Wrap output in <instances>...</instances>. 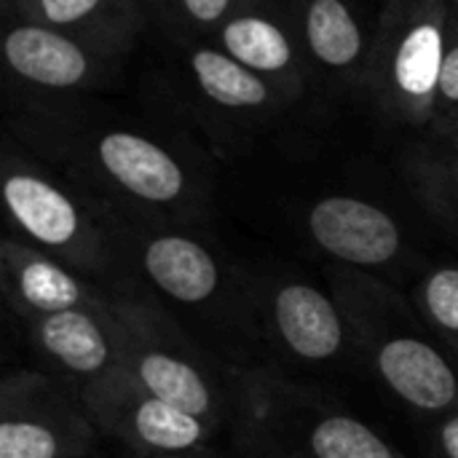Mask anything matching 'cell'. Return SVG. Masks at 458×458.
Instances as JSON below:
<instances>
[{
  "instance_id": "cell-1",
  "label": "cell",
  "mask_w": 458,
  "mask_h": 458,
  "mask_svg": "<svg viewBox=\"0 0 458 458\" xmlns=\"http://www.w3.org/2000/svg\"><path fill=\"white\" fill-rule=\"evenodd\" d=\"M456 0H389L370 54V83L386 113L421 126L437 113Z\"/></svg>"
},
{
  "instance_id": "cell-2",
  "label": "cell",
  "mask_w": 458,
  "mask_h": 458,
  "mask_svg": "<svg viewBox=\"0 0 458 458\" xmlns=\"http://www.w3.org/2000/svg\"><path fill=\"white\" fill-rule=\"evenodd\" d=\"M3 56L13 75L43 89L86 86L102 62L91 46L46 24L19 21L3 38Z\"/></svg>"
},
{
  "instance_id": "cell-3",
  "label": "cell",
  "mask_w": 458,
  "mask_h": 458,
  "mask_svg": "<svg viewBox=\"0 0 458 458\" xmlns=\"http://www.w3.org/2000/svg\"><path fill=\"white\" fill-rule=\"evenodd\" d=\"M309 228L322 250L354 266H381L400 250L397 223L384 209L352 196L317 201Z\"/></svg>"
},
{
  "instance_id": "cell-4",
  "label": "cell",
  "mask_w": 458,
  "mask_h": 458,
  "mask_svg": "<svg viewBox=\"0 0 458 458\" xmlns=\"http://www.w3.org/2000/svg\"><path fill=\"white\" fill-rule=\"evenodd\" d=\"M102 169L131 196L153 204L174 201L185 191V172L172 153L134 131H107L97 142Z\"/></svg>"
},
{
  "instance_id": "cell-5",
  "label": "cell",
  "mask_w": 458,
  "mask_h": 458,
  "mask_svg": "<svg viewBox=\"0 0 458 458\" xmlns=\"http://www.w3.org/2000/svg\"><path fill=\"white\" fill-rule=\"evenodd\" d=\"M19 11L24 21L67 32L97 54L129 43L142 24L134 0H19Z\"/></svg>"
},
{
  "instance_id": "cell-6",
  "label": "cell",
  "mask_w": 458,
  "mask_h": 458,
  "mask_svg": "<svg viewBox=\"0 0 458 458\" xmlns=\"http://www.w3.org/2000/svg\"><path fill=\"white\" fill-rule=\"evenodd\" d=\"M217 46L236 62L274 81H298V48L287 27L260 8H239L217 27Z\"/></svg>"
},
{
  "instance_id": "cell-7",
  "label": "cell",
  "mask_w": 458,
  "mask_h": 458,
  "mask_svg": "<svg viewBox=\"0 0 458 458\" xmlns=\"http://www.w3.org/2000/svg\"><path fill=\"white\" fill-rule=\"evenodd\" d=\"M378 370L386 384L421 411H443L458 394L456 373L424 341L394 338L378 352Z\"/></svg>"
},
{
  "instance_id": "cell-8",
  "label": "cell",
  "mask_w": 458,
  "mask_h": 458,
  "mask_svg": "<svg viewBox=\"0 0 458 458\" xmlns=\"http://www.w3.org/2000/svg\"><path fill=\"white\" fill-rule=\"evenodd\" d=\"M3 199L11 217L40 244L64 247L81 233V215L72 199L32 172H8Z\"/></svg>"
},
{
  "instance_id": "cell-9",
  "label": "cell",
  "mask_w": 458,
  "mask_h": 458,
  "mask_svg": "<svg viewBox=\"0 0 458 458\" xmlns=\"http://www.w3.org/2000/svg\"><path fill=\"white\" fill-rule=\"evenodd\" d=\"M274 317L287 346L303 360H327L341 349L338 311L314 287L287 284L274 301Z\"/></svg>"
},
{
  "instance_id": "cell-10",
  "label": "cell",
  "mask_w": 458,
  "mask_h": 458,
  "mask_svg": "<svg viewBox=\"0 0 458 458\" xmlns=\"http://www.w3.org/2000/svg\"><path fill=\"white\" fill-rule=\"evenodd\" d=\"M301 32L309 56L330 72H349L368 54L362 24L346 0H306Z\"/></svg>"
},
{
  "instance_id": "cell-11",
  "label": "cell",
  "mask_w": 458,
  "mask_h": 458,
  "mask_svg": "<svg viewBox=\"0 0 458 458\" xmlns=\"http://www.w3.org/2000/svg\"><path fill=\"white\" fill-rule=\"evenodd\" d=\"M145 271L174 301L201 303L217 287L212 255L185 236H158L145 247Z\"/></svg>"
},
{
  "instance_id": "cell-12",
  "label": "cell",
  "mask_w": 458,
  "mask_h": 458,
  "mask_svg": "<svg viewBox=\"0 0 458 458\" xmlns=\"http://www.w3.org/2000/svg\"><path fill=\"white\" fill-rule=\"evenodd\" d=\"M199 89L217 105L231 110H260L274 99L271 83L236 62L220 46H199L188 56Z\"/></svg>"
},
{
  "instance_id": "cell-13",
  "label": "cell",
  "mask_w": 458,
  "mask_h": 458,
  "mask_svg": "<svg viewBox=\"0 0 458 458\" xmlns=\"http://www.w3.org/2000/svg\"><path fill=\"white\" fill-rule=\"evenodd\" d=\"M43 349L75 373H97L107 362V341L91 317L81 311L48 314L38 327Z\"/></svg>"
},
{
  "instance_id": "cell-14",
  "label": "cell",
  "mask_w": 458,
  "mask_h": 458,
  "mask_svg": "<svg viewBox=\"0 0 458 458\" xmlns=\"http://www.w3.org/2000/svg\"><path fill=\"white\" fill-rule=\"evenodd\" d=\"M140 378L156 400H164L196 419L209 411V389L201 381V376L191 365L169 354L142 357Z\"/></svg>"
},
{
  "instance_id": "cell-15",
  "label": "cell",
  "mask_w": 458,
  "mask_h": 458,
  "mask_svg": "<svg viewBox=\"0 0 458 458\" xmlns=\"http://www.w3.org/2000/svg\"><path fill=\"white\" fill-rule=\"evenodd\" d=\"M134 429L142 443L161 448V451H185L193 448L204 429L196 416L164 403V400H145L134 413Z\"/></svg>"
},
{
  "instance_id": "cell-16",
  "label": "cell",
  "mask_w": 458,
  "mask_h": 458,
  "mask_svg": "<svg viewBox=\"0 0 458 458\" xmlns=\"http://www.w3.org/2000/svg\"><path fill=\"white\" fill-rule=\"evenodd\" d=\"M19 293L21 298L46 314L70 311L81 301L78 282L59 266L43 258H27L19 268Z\"/></svg>"
},
{
  "instance_id": "cell-17",
  "label": "cell",
  "mask_w": 458,
  "mask_h": 458,
  "mask_svg": "<svg viewBox=\"0 0 458 458\" xmlns=\"http://www.w3.org/2000/svg\"><path fill=\"white\" fill-rule=\"evenodd\" d=\"M311 451L317 458H394L389 445L362 421L330 416L311 432Z\"/></svg>"
},
{
  "instance_id": "cell-18",
  "label": "cell",
  "mask_w": 458,
  "mask_h": 458,
  "mask_svg": "<svg viewBox=\"0 0 458 458\" xmlns=\"http://www.w3.org/2000/svg\"><path fill=\"white\" fill-rule=\"evenodd\" d=\"M56 437L30 421H5L0 427V458H54Z\"/></svg>"
},
{
  "instance_id": "cell-19",
  "label": "cell",
  "mask_w": 458,
  "mask_h": 458,
  "mask_svg": "<svg viewBox=\"0 0 458 458\" xmlns=\"http://www.w3.org/2000/svg\"><path fill=\"white\" fill-rule=\"evenodd\" d=\"M424 298L435 322L458 333V268L437 271L427 282Z\"/></svg>"
},
{
  "instance_id": "cell-20",
  "label": "cell",
  "mask_w": 458,
  "mask_h": 458,
  "mask_svg": "<svg viewBox=\"0 0 458 458\" xmlns=\"http://www.w3.org/2000/svg\"><path fill=\"white\" fill-rule=\"evenodd\" d=\"M458 110V0L454 3V19H451V38L448 51L440 72V91H437V113L435 115H451Z\"/></svg>"
},
{
  "instance_id": "cell-21",
  "label": "cell",
  "mask_w": 458,
  "mask_h": 458,
  "mask_svg": "<svg viewBox=\"0 0 458 458\" xmlns=\"http://www.w3.org/2000/svg\"><path fill=\"white\" fill-rule=\"evenodd\" d=\"M180 16L196 27H220L239 11V0H174Z\"/></svg>"
},
{
  "instance_id": "cell-22",
  "label": "cell",
  "mask_w": 458,
  "mask_h": 458,
  "mask_svg": "<svg viewBox=\"0 0 458 458\" xmlns=\"http://www.w3.org/2000/svg\"><path fill=\"white\" fill-rule=\"evenodd\" d=\"M440 440H443V451L448 454V458H458V416L443 427Z\"/></svg>"
},
{
  "instance_id": "cell-23",
  "label": "cell",
  "mask_w": 458,
  "mask_h": 458,
  "mask_svg": "<svg viewBox=\"0 0 458 458\" xmlns=\"http://www.w3.org/2000/svg\"><path fill=\"white\" fill-rule=\"evenodd\" d=\"M451 115H454V121H456V129H458V110L456 113H451Z\"/></svg>"
}]
</instances>
